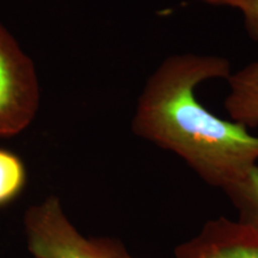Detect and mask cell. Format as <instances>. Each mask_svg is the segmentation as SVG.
<instances>
[{
  "instance_id": "3",
  "label": "cell",
  "mask_w": 258,
  "mask_h": 258,
  "mask_svg": "<svg viewBox=\"0 0 258 258\" xmlns=\"http://www.w3.org/2000/svg\"><path fill=\"white\" fill-rule=\"evenodd\" d=\"M40 86L30 57L0 24V137L24 131L37 114Z\"/></svg>"
},
{
  "instance_id": "4",
  "label": "cell",
  "mask_w": 258,
  "mask_h": 258,
  "mask_svg": "<svg viewBox=\"0 0 258 258\" xmlns=\"http://www.w3.org/2000/svg\"><path fill=\"white\" fill-rule=\"evenodd\" d=\"M211 6L235 9L240 12L250 37L258 41V0H202ZM230 91L225 108L231 120L247 129L258 125V61L247 63L227 79Z\"/></svg>"
},
{
  "instance_id": "1",
  "label": "cell",
  "mask_w": 258,
  "mask_h": 258,
  "mask_svg": "<svg viewBox=\"0 0 258 258\" xmlns=\"http://www.w3.org/2000/svg\"><path fill=\"white\" fill-rule=\"evenodd\" d=\"M226 57L173 54L161 62L139 97L133 133L175 153L206 183L225 190L258 163V137L244 124L222 120L196 98L209 79L231 77Z\"/></svg>"
},
{
  "instance_id": "5",
  "label": "cell",
  "mask_w": 258,
  "mask_h": 258,
  "mask_svg": "<svg viewBox=\"0 0 258 258\" xmlns=\"http://www.w3.org/2000/svg\"><path fill=\"white\" fill-rule=\"evenodd\" d=\"M176 258H258V231L238 220L220 217L176 247Z\"/></svg>"
},
{
  "instance_id": "6",
  "label": "cell",
  "mask_w": 258,
  "mask_h": 258,
  "mask_svg": "<svg viewBox=\"0 0 258 258\" xmlns=\"http://www.w3.org/2000/svg\"><path fill=\"white\" fill-rule=\"evenodd\" d=\"M224 191L238 212V221L258 231V165Z\"/></svg>"
},
{
  "instance_id": "7",
  "label": "cell",
  "mask_w": 258,
  "mask_h": 258,
  "mask_svg": "<svg viewBox=\"0 0 258 258\" xmlns=\"http://www.w3.org/2000/svg\"><path fill=\"white\" fill-rule=\"evenodd\" d=\"M27 182L22 160L9 151L0 150V207L17 198Z\"/></svg>"
},
{
  "instance_id": "2",
  "label": "cell",
  "mask_w": 258,
  "mask_h": 258,
  "mask_svg": "<svg viewBox=\"0 0 258 258\" xmlns=\"http://www.w3.org/2000/svg\"><path fill=\"white\" fill-rule=\"evenodd\" d=\"M24 231L28 250L34 258H134L120 241L83 235L66 217L55 196L28 209Z\"/></svg>"
}]
</instances>
